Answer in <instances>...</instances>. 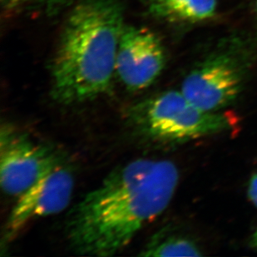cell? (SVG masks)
<instances>
[{"label": "cell", "instance_id": "obj_11", "mask_svg": "<svg viewBox=\"0 0 257 257\" xmlns=\"http://www.w3.org/2000/svg\"><path fill=\"white\" fill-rule=\"evenodd\" d=\"M248 196L251 202L257 207V173L250 179L248 188Z\"/></svg>", "mask_w": 257, "mask_h": 257}, {"label": "cell", "instance_id": "obj_7", "mask_svg": "<svg viewBox=\"0 0 257 257\" xmlns=\"http://www.w3.org/2000/svg\"><path fill=\"white\" fill-rule=\"evenodd\" d=\"M74 185L73 172L63 164L29 187L19 197L9 216L6 241L12 240L30 221L65 210L70 203Z\"/></svg>", "mask_w": 257, "mask_h": 257}, {"label": "cell", "instance_id": "obj_12", "mask_svg": "<svg viewBox=\"0 0 257 257\" xmlns=\"http://www.w3.org/2000/svg\"><path fill=\"white\" fill-rule=\"evenodd\" d=\"M253 240H254V245H255V247L257 248V230L256 231H255V235H254Z\"/></svg>", "mask_w": 257, "mask_h": 257}, {"label": "cell", "instance_id": "obj_13", "mask_svg": "<svg viewBox=\"0 0 257 257\" xmlns=\"http://www.w3.org/2000/svg\"><path fill=\"white\" fill-rule=\"evenodd\" d=\"M255 13L257 18V0H255Z\"/></svg>", "mask_w": 257, "mask_h": 257}, {"label": "cell", "instance_id": "obj_3", "mask_svg": "<svg viewBox=\"0 0 257 257\" xmlns=\"http://www.w3.org/2000/svg\"><path fill=\"white\" fill-rule=\"evenodd\" d=\"M129 120L139 134L152 141L179 143L230 128V117L200 109L181 91L170 90L143 100L129 110Z\"/></svg>", "mask_w": 257, "mask_h": 257}, {"label": "cell", "instance_id": "obj_1", "mask_svg": "<svg viewBox=\"0 0 257 257\" xmlns=\"http://www.w3.org/2000/svg\"><path fill=\"white\" fill-rule=\"evenodd\" d=\"M178 181L171 161L139 158L116 168L68 212L71 247L80 255H116L168 208Z\"/></svg>", "mask_w": 257, "mask_h": 257}, {"label": "cell", "instance_id": "obj_9", "mask_svg": "<svg viewBox=\"0 0 257 257\" xmlns=\"http://www.w3.org/2000/svg\"><path fill=\"white\" fill-rule=\"evenodd\" d=\"M141 256H199L197 245L186 237L167 230L156 233L140 253Z\"/></svg>", "mask_w": 257, "mask_h": 257}, {"label": "cell", "instance_id": "obj_10", "mask_svg": "<svg viewBox=\"0 0 257 257\" xmlns=\"http://www.w3.org/2000/svg\"><path fill=\"white\" fill-rule=\"evenodd\" d=\"M73 3L75 0H0L2 13L7 17L26 12L55 15Z\"/></svg>", "mask_w": 257, "mask_h": 257}, {"label": "cell", "instance_id": "obj_6", "mask_svg": "<svg viewBox=\"0 0 257 257\" xmlns=\"http://www.w3.org/2000/svg\"><path fill=\"white\" fill-rule=\"evenodd\" d=\"M165 47L148 28L125 25L119 39L115 72L131 91L150 87L165 68Z\"/></svg>", "mask_w": 257, "mask_h": 257}, {"label": "cell", "instance_id": "obj_8", "mask_svg": "<svg viewBox=\"0 0 257 257\" xmlns=\"http://www.w3.org/2000/svg\"><path fill=\"white\" fill-rule=\"evenodd\" d=\"M151 15L168 22L197 23L213 17L217 0H148Z\"/></svg>", "mask_w": 257, "mask_h": 257}, {"label": "cell", "instance_id": "obj_5", "mask_svg": "<svg viewBox=\"0 0 257 257\" xmlns=\"http://www.w3.org/2000/svg\"><path fill=\"white\" fill-rule=\"evenodd\" d=\"M246 63L240 53L219 49L197 64L182 82L181 92L200 109L219 112L242 91Z\"/></svg>", "mask_w": 257, "mask_h": 257}, {"label": "cell", "instance_id": "obj_2", "mask_svg": "<svg viewBox=\"0 0 257 257\" xmlns=\"http://www.w3.org/2000/svg\"><path fill=\"white\" fill-rule=\"evenodd\" d=\"M121 0H78L63 23L51 63V96L63 105L107 92L125 26Z\"/></svg>", "mask_w": 257, "mask_h": 257}, {"label": "cell", "instance_id": "obj_4", "mask_svg": "<svg viewBox=\"0 0 257 257\" xmlns=\"http://www.w3.org/2000/svg\"><path fill=\"white\" fill-rule=\"evenodd\" d=\"M64 164L53 146L34 141L9 124L0 134V184L9 196L20 197L49 172Z\"/></svg>", "mask_w": 257, "mask_h": 257}]
</instances>
